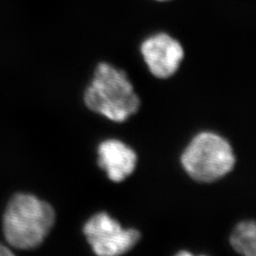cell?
Listing matches in <instances>:
<instances>
[{
    "mask_svg": "<svg viewBox=\"0 0 256 256\" xmlns=\"http://www.w3.org/2000/svg\"><path fill=\"white\" fill-rule=\"evenodd\" d=\"M54 222L52 205L32 194L19 192L7 205L3 216V232L12 247L32 250L43 243Z\"/></svg>",
    "mask_w": 256,
    "mask_h": 256,
    "instance_id": "cell-1",
    "label": "cell"
},
{
    "mask_svg": "<svg viewBox=\"0 0 256 256\" xmlns=\"http://www.w3.org/2000/svg\"><path fill=\"white\" fill-rule=\"evenodd\" d=\"M84 102L93 112L116 122H126L140 106L126 74L106 62L96 66L92 84L84 94Z\"/></svg>",
    "mask_w": 256,
    "mask_h": 256,
    "instance_id": "cell-2",
    "label": "cell"
},
{
    "mask_svg": "<svg viewBox=\"0 0 256 256\" xmlns=\"http://www.w3.org/2000/svg\"><path fill=\"white\" fill-rule=\"evenodd\" d=\"M180 160L194 180L210 183L229 174L236 164V156L227 140L212 132H202L185 148Z\"/></svg>",
    "mask_w": 256,
    "mask_h": 256,
    "instance_id": "cell-3",
    "label": "cell"
},
{
    "mask_svg": "<svg viewBox=\"0 0 256 256\" xmlns=\"http://www.w3.org/2000/svg\"><path fill=\"white\" fill-rule=\"evenodd\" d=\"M82 232L93 252L101 256L126 254L140 239L138 230L124 229L117 220L104 212L88 220Z\"/></svg>",
    "mask_w": 256,
    "mask_h": 256,
    "instance_id": "cell-4",
    "label": "cell"
},
{
    "mask_svg": "<svg viewBox=\"0 0 256 256\" xmlns=\"http://www.w3.org/2000/svg\"><path fill=\"white\" fill-rule=\"evenodd\" d=\"M140 52L149 72L160 79L173 76L184 57L182 44L166 32L147 37L140 45Z\"/></svg>",
    "mask_w": 256,
    "mask_h": 256,
    "instance_id": "cell-5",
    "label": "cell"
},
{
    "mask_svg": "<svg viewBox=\"0 0 256 256\" xmlns=\"http://www.w3.org/2000/svg\"><path fill=\"white\" fill-rule=\"evenodd\" d=\"M98 164L114 182L124 180L136 169L135 151L118 140H104L98 146Z\"/></svg>",
    "mask_w": 256,
    "mask_h": 256,
    "instance_id": "cell-6",
    "label": "cell"
},
{
    "mask_svg": "<svg viewBox=\"0 0 256 256\" xmlns=\"http://www.w3.org/2000/svg\"><path fill=\"white\" fill-rule=\"evenodd\" d=\"M230 243L232 248L240 254L256 256V226L254 220L240 222L234 230Z\"/></svg>",
    "mask_w": 256,
    "mask_h": 256,
    "instance_id": "cell-7",
    "label": "cell"
},
{
    "mask_svg": "<svg viewBox=\"0 0 256 256\" xmlns=\"http://www.w3.org/2000/svg\"><path fill=\"white\" fill-rule=\"evenodd\" d=\"M14 252L10 250L9 248L3 246L2 244H0V256H12Z\"/></svg>",
    "mask_w": 256,
    "mask_h": 256,
    "instance_id": "cell-8",
    "label": "cell"
},
{
    "mask_svg": "<svg viewBox=\"0 0 256 256\" xmlns=\"http://www.w3.org/2000/svg\"><path fill=\"white\" fill-rule=\"evenodd\" d=\"M178 256H183V254H185V256H191V254L188 252H178Z\"/></svg>",
    "mask_w": 256,
    "mask_h": 256,
    "instance_id": "cell-9",
    "label": "cell"
},
{
    "mask_svg": "<svg viewBox=\"0 0 256 256\" xmlns=\"http://www.w3.org/2000/svg\"><path fill=\"white\" fill-rule=\"evenodd\" d=\"M156 2H166V1H169V0H155Z\"/></svg>",
    "mask_w": 256,
    "mask_h": 256,
    "instance_id": "cell-10",
    "label": "cell"
}]
</instances>
